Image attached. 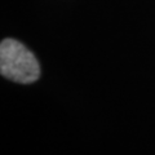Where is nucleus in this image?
<instances>
[{"mask_svg": "<svg viewBox=\"0 0 155 155\" xmlns=\"http://www.w3.org/2000/svg\"><path fill=\"white\" fill-rule=\"evenodd\" d=\"M0 72L4 78L21 84L39 79L40 67L34 53L14 39H4L0 44Z\"/></svg>", "mask_w": 155, "mask_h": 155, "instance_id": "1", "label": "nucleus"}]
</instances>
